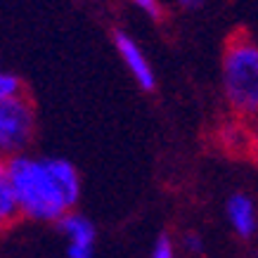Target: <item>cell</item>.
Returning a JSON list of instances; mask_svg holds the SVG:
<instances>
[{"instance_id":"12","label":"cell","mask_w":258,"mask_h":258,"mask_svg":"<svg viewBox=\"0 0 258 258\" xmlns=\"http://www.w3.org/2000/svg\"><path fill=\"white\" fill-rule=\"evenodd\" d=\"M249 149H251V154H253V159L258 161V125H256V131L251 133V140H249Z\"/></svg>"},{"instance_id":"11","label":"cell","mask_w":258,"mask_h":258,"mask_svg":"<svg viewBox=\"0 0 258 258\" xmlns=\"http://www.w3.org/2000/svg\"><path fill=\"white\" fill-rule=\"evenodd\" d=\"M182 249L187 251V253H192V256H199V253L204 251L202 237L197 235V232H187V235L182 237Z\"/></svg>"},{"instance_id":"9","label":"cell","mask_w":258,"mask_h":258,"mask_svg":"<svg viewBox=\"0 0 258 258\" xmlns=\"http://www.w3.org/2000/svg\"><path fill=\"white\" fill-rule=\"evenodd\" d=\"M149 258H175V242L171 239V235H159L152 251H149Z\"/></svg>"},{"instance_id":"4","label":"cell","mask_w":258,"mask_h":258,"mask_svg":"<svg viewBox=\"0 0 258 258\" xmlns=\"http://www.w3.org/2000/svg\"><path fill=\"white\" fill-rule=\"evenodd\" d=\"M114 47H116L123 67L131 71V76H133L135 83H138L142 90L152 93V90L157 88V74L152 69L145 50L135 43L133 36L125 33L123 29H116V31H114Z\"/></svg>"},{"instance_id":"7","label":"cell","mask_w":258,"mask_h":258,"mask_svg":"<svg viewBox=\"0 0 258 258\" xmlns=\"http://www.w3.org/2000/svg\"><path fill=\"white\" fill-rule=\"evenodd\" d=\"M19 218H22V209L17 202L15 187H12L8 161L0 159V230H10Z\"/></svg>"},{"instance_id":"13","label":"cell","mask_w":258,"mask_h":258,"mask_svg":"<svg viewBox=\"0 0 258 258\" xmlns=\"http://www.w3.org/2000/svg\"><path fill=\"white\" fill-rule=\"evenodd\" d=\"M180 5H182V8L185 10H195V8H199V5H202L204 0H178Z\"/></svg>"},{"instance_id":"1","label":"cell","mask_w":258,"mask_h":258,"mask_svg":"<svg viewBox=\"0 0 258 258\" xmlns=\"http://www.w3.org/2000/svg\"><path fill=\"white\" fill-rule=\"evenodd\" d=\"M8 171L22 218L59 223L81 199V175L67 159L19 154L8 161Z\"/></svg>"},{"instance_id":"6","label":"cell","mask_w":258,"mask_h":258,"mask_svg":"<svg viewBox=\"0 0 258 258\" xmlns=\"http://www.w3.org/2000/svg\"><path fill=\"white\" fill-rule=\"evenodd\" d=\"M225 213L230 227L239 239H251L258 232V204L246 192H235L227 199Z\"/></svg>"},{"instance_id":"10","label":"cell","mask_w":258,"mask_h":258,"mask_svg":"<svg viewBox=\"0 0 258 258\" xmlns=\"http://www.w3.org/2000/svg\"><path fill=\"white\" fill-rule=\"evenodd\" d=\"M131 3H133L140 12H145L149 19H161V15H164V10H161V3H159V0H131Z\"/></svg>"},{"instance_id":"5","label":"cell","mask_w":258,"mask_h":258,"mask_svg":"<svg viewBox=\"0 0 258 258\" xmlns=\"http://www.w3.org/2000/svg\"><path fill=\"white\" fill-rule=\"evenodd\" d=\"M59 232L67 239V258H93L95 256V242H97V232L95 225L86 216L71 211L67 213L59 223Z\"/></svg>"},{"instance_id":"2","label":"cell","mask_w":258,"mask_h":258,"mask_svg":"<svg viewBox=\"0 0 258 258\" xmlns=\"http://www.w3.org/2000/svg\"><path fill=\"white\" fill-rule=\"evenodd\" d=\"M220 86L237 116L258 121V40L246 31H235L223 45Z\"/></svg>"},{"instance_id":"8","label":"cell","mask_w":258,"mask_h":258,"mask_svg":"<svg viewBox=\"0 0 258 258\" xmlns=\"http://www.w3.org/2000/svg\"><path fill=\"white\" fill-rule=\"evenodd\" d=\"M26 93V88H24V81L12 74V71H5L0 69V102L5 100H12L17 95H24Z\"/></svg>"},{"instance_id":"3","label":"cell","mask_w":258,"mask_h":258,"mask_svg":"<svg viewBox=\"0 0 258 258\" xmlns=\"http://www.w3.org/2000/svg\"><path fill=\"white\" fill-rule=\"evenodd\" d=\"M36 138V107L31 97L24 93L12 100L0 102V159L26 154Z\"/></svg>"}]
</instances>
